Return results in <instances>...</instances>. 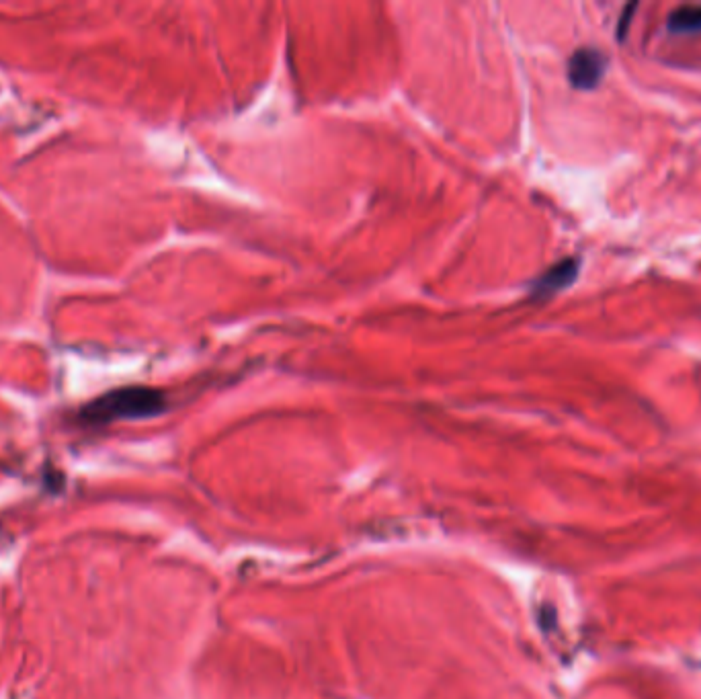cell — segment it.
I'll return each instance as SVG.
<instances>
[{
    "label": "cell",
    "instance_id": "cell-1",
    "mask_svg": "<svg viewBox=\"0 0 701 699\" xmlns=\"http://www.w3.org/2000/svg\"><path fill=\"white\" fill-rule=\"evenodd\" d=\"M167 408V398L160 390L154 388H121L113 390L97 400H93L85 410L82 417L89 423H111V421H136V419H150Z\"/></svg>",
    "mask_w": 701,
    "mask_h": 699
},
{
    "label": "cell",
    "instance_id": "cell-2",
    "mask_svg": "<svg viewBox=\"0 0 701 699\" xmlns=\"http://www.w3.org/2000/svg\"><path fill=\"white\" fill-rule=\"evenodd\" d=\"M605 74V56L593 48L576 50L568 60V80L574 89L591 91Z\"/></svg>",
    "mask_w": 701,
    "mask_h": 699
},
{
    "label": "cell",
    "instance_id": "cell-3",
    "mask_svg": "<svg viewBox=\"0 0 701 699\" xmlns=\"http://www.w3.org/2000/svg\"><path fill=\"white\" fill-rule=\"evenodd\" d=\"M581 271V263L576 259H564L556 265H552L544 275H540L535 279L533 287H531V298L535 300H544V298H552L554 294L566 290L568 285L574 283V279L579 277Z\"/></svg>",
    "mask_w": 701,
    "mask_h": 699
},
{
    "label": "cell",
    "instance_id": "cell-4",
    "mask_svg": "<svg viewBox=\"0 0 701 699\" xmlns=\"http://www.w3.org/2000/svg\"><path fill=\"white\" fill-rule=\"evenodd\" d=\"M667 25L673 33H701V5L675 9Z\"/></svg>",
    "mask_w": 701,
    "mask_h": 699
},
{
    "label": "cell",
    "instance_id": "cell-5",
    "mask_svg": "<svg viewBox=\"0 0 701 699\" xmlns=\"http://www.w3.org/2000/svg\"><path fill=\"white\" fill-rule=\"evenodd\" d=\"M636 3H632V5H628L626 9H624V13L620 15V25H617V39H624L626 37V33H628V27H630V23H632V15H634V11H636Z\"/></svg>",
    "mask_w": 701,
    "mask_h": 699
}]
</instances>
